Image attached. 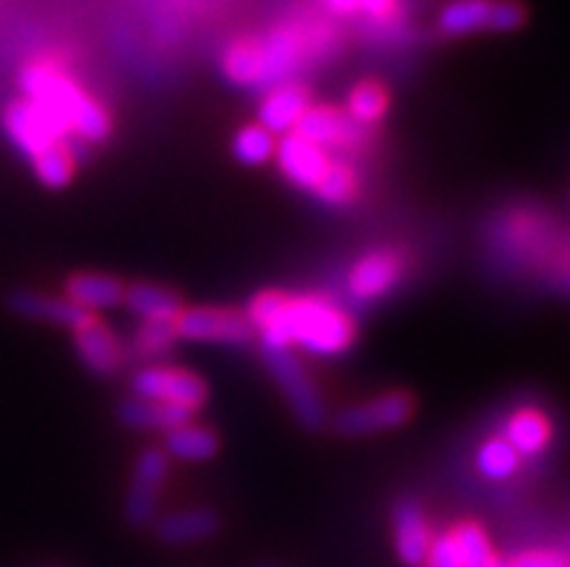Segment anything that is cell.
Instances as JSON below:
<instances>
[{
	"label": "cell",
	"instance_id": "29",
	"mask_svg": "<svg viewBox=\"0 0 570 567\" xmlns=\"http://www.w3.org/2000/svg\"><path fill=\"white\" fill-rule=\"evenodd\" d=\"M180 339L174 331V322H139L134 333V351L142 356H159V353L171 351Z\"/></svg>",
	"mask_w": 570,
	"mask_h": 567
},
{
	"label": "cell",
	"instance_id": "24",
	"mask_svg": "<svg viewBox=\"0 0 570 567\" xmlns=\"http://www.w3.org/2000/svg\"><path fill=\"white\" fill-rule=\"evenodd\" d=\"M452 532V541L458 547V559H461V567H495L499 556L492 550V541L484 530L472 521L466 525H458Z\"/></svg>",
	"mask_w": 570,
	"mask_h": 567
},
{
	"label": "cell",
	"instance_id": "27",
	"mask_svg": "<svg viewBox=\"0 0 570 567\" xmlns=\"http://www.w3.org/2000/svg\"><path fill=\"white\" fill-rule=\"evenodd\" d=\"M356 192H360V177H356L354 168L333 159V166L327 168V174L313 194L327 206H347L356 197Z\"/></svg>",
	"mask_w": 570,
	"mask_h": 567
},
{
	"label": "cell",
	"instance_id": "15",
	"mask_svg": "<svg viewBox=\"0 0 570 567\" xmlns=\"http://www.w3.org/2000/svg\"><path fill=\"white\" fill-rule=\"evenodd\" d=\"M394 550H397V559L405 567H423V559L429 554V545H432V530H429V521L420 510V504L414 498H400L394 504Z\"/></svg>",
	"mask_w": 570,
	"mask_h": 567
},
{
	"label": "cell",
	"instance_id": "34",
	"mask_svg": "<svg viewBox=\"0 0 570 567\" xmlns=\"http://www.w3.org/2000/svg\"><path fill=\"white\" fill-rule=\"evenodd\" d=\"M495 567H510V561H501L499 559V561H495Z\"/></svg>",
	"mask_w": 570,
	"mask_h": 567
},
{
	"label": "cell",
	"instance_id": "31",
	"mask_svg": "<svg viewBox=\"0 0 570 567\" xmlns=\"http://www.w3.org/2000/svg\"><path fill=\"white\" fill-rule=\"evenodd\" d=\"M510 567H570V556L557 550H528L510 559Z\"/></svg>",
	"mask_w": 570,
	"mask_h": 567
},
{
	"label": "cell",
	"instance_id": "26",
	"mask_svg": "<svg viewBox=\"0 0 570 567\" xmlns=\"http://www.w3.org/2000/svg\"><path fill=\"white\" fill-rule=\"evenodd\" d=\"M32 172H36L38 183L47 188L70 186V180L76 177V151H72V145H58L52 151L32 159Z\"/></svg>",
	"mask_w": 570,
	"mask_h": 567
},
{
	"label": "cell",
	"instance_id": "6",
	"mask_svg": "<svg viewBox=\"0 0 570 567\" xmlns=\"http://www.w3.org/2000/svg\"><path fill=\"white\" fill-rule=\"evenodd\" d=\"M3 130H7L9 143L32 163L41 154L52 151L58 145H70V134L52 119L43 108H38L36 101L29 99H14L3 108Z\"/></svg>",
	"mask_w": 570,
	"mask_h": 567
},
{
	"label": "cell",
	"instance_id": "2",
	"mask_svg": "<svg viewBox=\"0 0 570 567\" xmlns=\"http://www.w3.org/2000/svg\"><path fill=\"white\" fill-rule=\"evenodd\" d=\"M18 85L23 90V99L36 101L38 108L47 110L70 137L76 134L81 143H105L110 137L114 119L105 105L87 94L58 61H50V58L29 61L21 70Z\"/></svg>",
	"mask_w": 570,
	"mask_h": 567
},
{
	"label": "cell",
	"instance_id": "25",
	"mask_svg": "<svg viewBox=\"0 0 570 567\" xmlns=\"http://www.w3.org/2000/svg\"><path fill=\"white\" fill-rule=\"evenodd\" d=\"M275 145H278V139H275L267 128H261V125L255 123L246 125V128H240L238 134H235L232 154H235V159L244 163V166L258 168L275 157Z\"/></svg>",
	"mask_w": 570,
	"mask_h": 567
},
{
	"label": "cell",
	"instance_id": "5",
	"mask_svg": "<svg viewBox=\"0 0 570 567\" xmlns=\"http://www.w3.org/2000/svg\"><path fill=\"white\" fill-rule=\"evenodd\" d=\"M130 391L134 397L174 405V409L191 411V414L200 411L209 400V385L200 374L174 365L139 368L137 374L130 377Z\"/></svg>",
	"mask_w": 570,
	"mask_h": 567
},
{
	"label": "cell",
	"instance_id": "11",
	"mask_svg": "<svg viewBox=\"0 0 570 567\" xmlns=\"http://www.w3.org/2000/svg\"><path fill=\"white\" fill-rule=\"evenodd\" d=\"M400 278H403V258L397 252L376 250L356 261L351 275H347V290H351L356 302L368 304L389 295L391 290L397 287Z\"/></svg>",
	"mask_w": 570,
	"mask_h": 567
},
{
	"label": "cell",
	"instance_id": "19",
	"mask_svg": "<svg viewBox=\"0 0 570 567\" xmlns=\"http://www.w3.org/2000/svg\"><path fill=\"white\" fill-rule=\"evenodd\" d=\"M220 527V518L212 510H180L159 516L154 521V532L163 545H197V541L212 539Z\"/></svg>",
	"mask_w": 570,
	"mask_h": 567
},
{
	"label": "cell",
	"instance_id": "9",
	"mask_svg": "<svg viewBox=\"0 0 570 567\" xmlns=\"http://www.w3.org/2000/svg\"><path fill=\"white\" fill-rule=\"evenodd\" d=\"M168 478V454L157 446L139 452L137 467L130 475L128 498H125V518L134 527H148L157 518L159 496Z\"/></svg>",
	"mask_w": 570,
	"mask_h": 567
},
{
	"label": "cell",
	"instance_id": "17",
	"mask_svg": "<svg viewBox=\"0 0 570 567\" xmlns=\"http://www.w3.org/2000/svg\"><path fill=\"white\" fill-rule=\"evenodd\" d=\"M65 299L87 316H96L101 310H114L122 304L125 284L105 273H79L67 278Z\"/></svg>",
	"mask_w": 570,
	"mask_h": 567
},
{
	"label": "cell",
	"instance_id": "13",
	"mask_svg": "<svg viewBox=\"0 0 570 567\" xmlns=\"http://www.w3.org/2000/svg\"><path fill=\"white\" fill-rule=\"evenodd\" d=\"M311 90L296 81H284V85L269 87L258 105V125L267 128L273 137H287L302 123L304 114L311 110Z\"/></svg>",
	"mask_w": 570,
	"mask_h": 567
},
{
	"label": "cell",
	"instance_id": "23",
	"mask_svg": "<svg viewBox=\"0 0 570 567\" xmlns=\"http://www.w3.org/2000/svg\"><path fill=\"white\" fill-rule=\"evenodd\" d=\"M391 96L385 90V85L374 79H365L360 85L351 87L345 101V114L354 119L360 128H371V125L383 123L385 114H389Z\"/></svg>",
	"mask_w": 570,
	"mask_h": 567
},
{
	"label": "cell",
	"instance_id": "28",
	"mask_svg": "<svg viewBox=\"0 0 570 567\" xmlns=\"http://www.w3.org/2000/svg\"><path fill=\"white\" fill-rule=\"evenodd\" d=\"M475 463L478 472L490 478V481H507L519 469V452L504 438H492L478 449Z\"/></svg>",
	"mask_w": 570,
	"mask_h": 567
},
{
	"label": "cell",
	"instance_id": "3",
	"mask_svg": "<svg viewBox=\"0 0 570 567\" xmlns=\"http://www.w3.org/2000/svg\"><path fill=\"white\" fill-rule=\"evenodd\" d=\"M524 23L528 9L519 0H449L438 12V29L446 38L515 32Z\"/></svg>",
	"mask_w": 570,
	"mask_h": 567
},
{
	"label": "cell",
	"instance_id": "33",
	"mask_svg": "<svg viewBox=\"0 0 570 567\" xmlns=\"http://www.w3.org/2000/svg\"><path fill=\"white\" fill-rule=\"evenodd\" d=\"M325 7L333 14H340V18H354V14H360V0H325Z\"/></svg>",
	"mask_w": 570,
	"mask_h": 567
},
{
	"label": "cell",
	"instance_id": "16",
	"mask_svg": "<svg viewBox=\"0 0 570 567\" xmlns=\"http://www.w3.org/2000/svg\"><path fill=\"white\" fill-rule=\"evenodd\" d=\"M7 307L12 310L14 316L29 319V322L56 324V328H67V331H76L87 316V313L72 307L65 295H47L38 293V290H12L7 295Z\"/></svg>",
	"mask_w": 570,
	"mask_h": 567
},
{
	"label": "cell",
	"instance_id": "1",
	"mask_svg": "<svg viewBox=\"0 0 570 567\" xmlns=\"http://www.w3.org/2000/svg\"><path fill=\"white\" fill-rule=\"evenodd\" d=\"M261 351L304 348L313 356H340L356 342V324L347 310L322 295H293L264 290L246 307Z\"/></svg>",
	"mask_w": 570,
	"mask_h": 567
},
{
	"label": "cell",
	"instance_id": "32",
	"mask_svg": "<svg viewBox=\"0 0 570 567\" xmlns=\"http://www.w3.org/2000/svg\"><path fill=\"white\" fill-rule=\"evenodd\" d=\"M360 14L374 23H394L400 14V0H360Z\"/></svg>",
	"mask_w": 570,
	"mask_h": 567
},
{
	"label": "cell",
	"instance_id": "10",
	"mask_svg": "<svg viewBox=\"0 0 570 567\" xmlns=\"http://www.w3.org/2000/svg\"><path fill=\"white\" fill-rule=\"evenodd\" d=\"M273 159L278 163V172H282L296 188H304V192H316V186L322 183L327 168L333 166L331 151L307 143V139H302L298 134L282 137V143L275 145Z\"/></svg>",
	"mask_w": 570,
	"mask_h": 567
},
{
	"label": "cell",
	"instance_id": "30",
	"mask_svg": "<svg viewBox=\"0 0 570 567\" xmlns=\"http://www.w3.org/2000/svg\"><path fill=\"white\" fill-rule=\"evenodd\" d=\"M423 567H461V559H458V547H455V541H452V532L434 536L432 545H429L426 559H423Z\"/></svg>",
	"mask_w": 570,
	"mask_h": 567
},
{
	"label": "cell",
	"instance_id": "12",
	"mask_svg": "<svg viewBox=\"0 0 570 567\" xmlns=\"http://www.w3.org/2000/svg\"><path fill=\"white\" fill-rule=\"evenodd\" d=\"M293 134H298V137L307 139V143L331 151V148H351V145H360L362 137H365V128H360L345 110L311 105V110L304 114V119L296 125Z\"/></svg>",
	"mask_w": 570,
	"mask_h": 567
},
{
	"label": "cell",
	"instance_id": "4",
	"mask_svg": "<svg viewBox=\"0 0 570 567\" xmlns=\"http://www.w3.org/2000/svg\"><path fill=\"white\" fill-rule=\"evenodd\" d=\"M264 362L267 371L273 374L275 385L282 388L284 400H287L289 411L298 420L302 429L318 431L327 426V405L318 394L313 377L304 371L302 362L296 360L293 351H264Z\"/></svg>",
	"mask_w": 570,
	"mask_h": 567
},
{
	"label": "cell",
	"instance_id": "22",
	"mask_svg": "<svg viewBox=\"0 0 570 567\" xmlns=\"http://www.w3.org/2000/svg\"><path fill=\"white\" fill-rule=\"evenodd\" d=\"M163 452L174 460H186V463H200V460H209L217 452V434L212 429L200 423H186L177 426L166 434V446Z\"/></svg>",
	"mask_w": 570,
	"mask_h": 567
},
{
	"label": "cell",
	"instance_id": "35",
	"mask_svg": "<svg viewBox=\"0 0 570 567\" xmlns=\"http://www.w3.org/2000/svg\"><path fill=\"white\" fill-rule=\"evenodd\" d=\"M261 567H275V565H261Z\"/></svg>",
	"mask_w": 570,
	"mask_h": 567
},
{
	"label": "cell",
	"instance_id": "7",
	"mask_svg": "<svg viewBox=\"0 0 570 567\" xmlns=\"http://www.w3.org/2000/svg\"><path fill=\"white\" fill-rule=\"evenodd\" d=\"M414 417V400L405 391H389L374 400L356 402L351 409H342L333 420V429L342 438H365L380 431H394Z\"/></svg>",
	"mask_w": 570,
	"mask_h": 567
},
{
	"label": "cell",
	"instance_id": "8",
	"mask_svg": "<svg viewBox=\"0 0 570 567\" xmlns=\"http://www.w3.org/2000/svg\"><path fill=\"white\" fill-rule=\"evenodd\" d=\"M180 342H200V345H249L255 339L253 324L244 313L224 307H183L174 322Z\"/></svg>",
	"mask_w": 570,
	"mask_h": 567
},
{
	"label": "cell",
	"instance_id": "14",
	"mask_svg": "<svg viewBox=\"0 0 570 567\" xmlns=\"http://www.w3.org/2000/svg\"><path fill=\"white\" fill-rule=\"evenodd\" d=\"M70 333L72 342H76V353L90 374L114 377L119 371L122 348H119V339L114 336V331L99 316H85V322Z\"/></svg>",
	"mask_w": 570,
	"mask_h": 567
},
{
	"label": "cell",
	"instance_id": "18",
	"mask_svg": "<svg viewBox=\"0 0 570 567\" xmlns=\"http://www.w3.org/2000/svg\"><path fill=\"white\" fill-rule=\"evenodd\" d=\"M116 417H119V423H125L128 429L163 431V434H168V431L177 429V426H186L195 420L191 411L174 409V405H163V402L154 400H142V397H128V400L119 402Z\"/></svg>",
	"mask_w": 570,
	"mask_h": 567
},
{
	"label": "cell",
	"instance_id": "20",
	"mask_svg": "<svg viewBox=\"0 0 570 567\" xmlns=\"http://www.w3.org/2000/svg\"><path fill=\"white\" fill-rule=\"evenodd\" d=\"M122 304L139 322H177L183 313L180 295L159 284H130L125 287Z\"/></svg>",
	"mask_w": 570,
	"mask_h": 567
},
{
	"label": "cell",
	"instance_id": "21",
	"mask_svg": "<svg viewBox=\"0 0 570 567\" xmlns=\"http://www.w3.org/2000/svg\"><path fill=\"white\" fill-rule=\"evenodd\" d=\"M550 420L539 409H519L507 423L504 440L521 454H542L550 443Z\"/></svg>",
	"mask_w": 570,
	"mask_h": 567
}]
</instances>
